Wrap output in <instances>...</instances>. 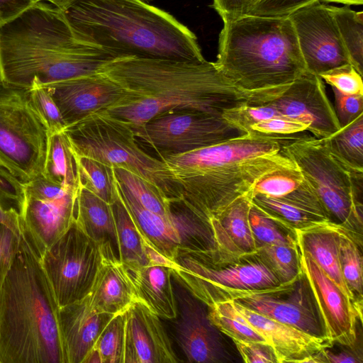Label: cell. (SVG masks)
<instances>
[{"mask_svg":"<svg viewBox=\"0 0 363 363\" xmlns=\"http://www.w3.org/2000/svg\"><path fill=\"white\" fill-rule=\"evenodd\" d=\"M101 73L117 83L126 97L106 110L133 129L158 116L195 111L222 116L228 109L251 102L215 62L125 57Z\"/></svg>","mask_w":363,"mask_h":363,"instance_id":"obj_1","label":"cell"},{"mask_svg":"<svg viewBox=\"0 0 363 363\" xmlns=\"http://www.w3.org/2000/svg\"><path fill=\"white\" fill-rule=\"evenodd\" d=\"M294 137L247 133L216 145L162 159L182 193L179 202L210 226L224 211L247 194L265 174L294 164L283 151Z\"/></svg>","mask_w":363,"mask_h":363,"instance_id":"obj_2","label":"cell"},{"mask_svg":"<svg viewBox=\"0 0 363 363\" xmlns=\"http://www.w3.org/2000/svg\"><path fill=\"white\" fill-rule=\"evenodd\" d=\"M116 59L77 41L62 11L35 3L0 28V82L30 89L101 73Z\"/></svg>","mask_w":363,"mask_h":363,"instance_id":"obj_3","label":"cell"},{"mask_svg":"<svg viewBox=\"0 0 363 363\" xmlns=\"http://www.w3.org/2000/svg\"><path fill=\"white\" fill-rule=\"evenodd\" d=\"M64 15L75 39L118 58L205 60L195 34L143 0H79Z\"/></svg>","mask_w":363,"mask_h":363,"instance_id":"obj_4","label":"cell"},{"mask_svg":"<svg viewBox=\"0 0 363 363\" xmlns=\"http://www.w3.org/2000/svg\"><path fill=\"white\" fill-rule=\"evenodd\" d=\"M0 286V363H67L59 306L23 233Z\"/></svg>","mask_w":363,"mask_h":363,"instance_id":"obj_5","label":"cell"},{"mask_svg":"<svg viewBox=\"0 0 363 363\" xmlns=\"http://www.w3.org/2000/svg\"><path fill=\"white\" fill-rule=\"evenodd\" d=\"M214 62L252 106L269 102L307 72L289 16L245 15L223 22Z\"/></svg>","mask_w":363,"mask_h":363,"instance_id":"obj_6","label":"cell"},{"mask_svg":"<svg viewBox=\"0 0 363 363\" xmlns=\"http://www.w3.org/2000/svg\"><path fill=\"white\" fill-rule=\"evenodd\" d=\"M64 133L77 156L127 169L155 184L172 203L181 201L180 188L166 164L140 147L125 121L102 111L67 126Z\"/></svg>","mask_w":363,"mask_h":363,"instance_id":"obj_7","label":"cell"},{"mask_svg":"<svg viewBox=\"0 0 363 363\" xmlns=\"http://www.w3.org/2000/svg\"><path fill=\"white\" fill-rule=\"evenodd\" d=\"M320 199L330 221L362 242L363 172H353L329 151L324 138L305 135L283 145Z\"/></svg>","mask_w":363,"mask_h":363,"instance_id":"obj_8","label":"cell"},{"mask_svg":"<svg viewBox=\"0 0 363 363\" xmlns=\"http://www.w3.org/2000/svg\"><path fill=\"white\" fill-rule=\"evenodd\" d=\"M49 136L29 89L0 82V167L23 182L42 175Z\"/></svg>","mask_w":363,"mask_h":363,"instance_id":"obj_9","label":"cell"},{"mask_svg":"<svg viewBox=\"0 0 363 363\" xmlns=\"http://www.w3.org/2000/svg\"><path fill=\"white\" fill-rule=\"evenodd\" d=\"M170 267L179 284L207 307L225 301L228 294L236 290L281 284L257 252L216 259L179 252Z\"/></svg>","mask_w":363,"mask_h":363,"instance_id":"obj_10","label":"cell"},{"mask_svg":"<svg viewBox=\"0 0 363 363\" xmlns=\"http://www.w3.org/2000/svg\"><path fill=\"white\" fill-rule=\"evenodd\" d=\"M133 130L137 140L154 150L160 159L247 134L226 121L222 116L195 111L169 112Z\"/></svg>","mask_w":363,"mask_h":363,"instance_id":"obj_11","label":"cell"},{"mask_svg":"<svg viewBox=\"0 0 363 363\" xmlns=\"http://www.w3.org/2000/svg\"><path fill=\"white\" fill-rule=\"evenodd\" d=\"M102 256L101 246L86 235L74 222L39 257L59 308L89 295Z\"/></svg>","mask_w":363,"mask_h":363,"instance_id":"obj_12","label":"cell"},{"mask_svg":"<svg viewBox=\"0 0 363 363\" xmlns=\"http://www.w3.org/2000/svg\"><path fill=\"white\" fill-rule=\"evenodd\" d=\"M229 301L314 337L330 341L303 269L293 280L276 286L232 291L225 300Z\"/></svg>","mask_w":363,"mask_h":363,"instance_id":"obj_13","label":"cell"},{"mask_svg":"<svg viewBox=\"0 0 363 363\" xmlns=\"http://www.w3.org/2000/svg\"><path fill=\"white\" fill-rule=\"evenodd\" d=\"M77 193L65 190L43 175L25 183L21 233L39 257L74 223Z\"/></svg>","mask_w":363,"mask_h":363,"instance_id":"obj_14","label":"cell"},{"mask_svg":"<svg viewBox=\"0 0 363 363\" xmlns=\"http://www.w3.org/2000/svg\"><path fill=\"white\" fill-rule=\"evenodd\" d=\"M288 16L308 72L319 76L351 64L330 6L318 1Z\"/></svg>","mask_w":363,"mask_h":363,"instance_id":"obj_15","label":"cell"},{"mask_svg":"<svg viewBox=\"0 0 363 363\" xmlns=\"http://www.w3.org/2000/svg\"><path fill=\"white\" fill-rule=\"evenodd\" d=\"M323 81L307 72L267 104L281 115L307 124V130L315 138H327L341 126Z\"/></svg>","mask_w":363,"mask_h":363,"instance_id":"obj_16","label":"cell"},{"mask_svg":"<svg viewBox=\"0 0 363 363\" xmlns=\"http://www.w3.org/2000/svg\"><path fill=\"white\" fill-rule=\"evenodd\" d=\"M300 251V250H299ZM301 268L306 274L331 342L353 347L357 325L361 315L352 301L307 254L300 251Z\"/></svg>","mask_w":363,"mask_h":363,"instance_id":"obj_17","label":"cell"},{"mask_svg":"<svg viewBox=\"0 0 363 363\" xmlns=\"http://www.w3.org/2000/svg\"><path fill=\"white\" fill-rule=\"evenodd\" d=\"M40 86L53 99L66 127L108 110L126 97L124 90L102 73Z\"/></svg>","mask_w":363,"mask_h":363,"instance_id":"obj_18","label":"cell"},{"mask_svg":"<svg viewBox=\"0 0 363 363\" xmlns=\"http://www.w3.org/2000/svg\"><path fill=\"white\" fill-rule=\"evenodd\" d=\"M175 296L179 312L174 324L176 335L188 362H223L225 356L218 330L209 320L207 306L183 286L177 290Z\"/></svg>","mask_w":363,"mask_h":363,"instance_id":"obj_19","label":"cell"},{"mask_svg":"<svg viewBox=\"0 0 363 363\" xmlns=\"http://www.w3.org/2000/svg\"><path fill=\"white\" fill-rule=\"evenodd\" d=\"M124 315V363L180 362L160 317L145 304L137 301Z\"/></svg>","mask_w":363,"mask_h":363,"instance_id":"obj_20","label":"cell"},{"mask_svg":"<svg viewBox=\"0 0 363 363\" xmlns=\"http://www.w3.org/2000/svg\"><path fill=\"white\" fill-rule=\"evenodd\" d=\"M229 301L246 323L274 348L278 363H306L308 357L333 345L328 340L314 337L236 302Z\"/></svg>","mask_w":363,"mask_h":363,"instance_id":"obj_21","label":"cell"},{"mask_svg":"<svg viewBox=\"0 0 363 363\" xmlns=\"http://www.w3.org/2000/svg\"><path fill=\"white\" fill-rule=\"evenodd\" d=\"M116 315L100 313L87 297L59 308V320L67 363H83L101 333Z\"/></svg>","mask_w":363,"mask_h":363,"instance_id":"obj_22","label":"cell"},{"mask_svg":"<svg viewBox=\"0 0 363 363\" xmlns=\"http://www.w3.org/2000/svg\"><path fill=\"white\" fill-rule=\"evenodd\" d=\"M252 203L294 231L330 221L317 194L305 179L297 189L286 195L255 194L252 196Z\"/></svg>","mask_w":363,"mask_h":363,"instance_id":"obj_23","label":"cell"},{"mask_svg":"<svg viewBox=\"0 0 363 363\" xmlns=\"http://www.w3.org/2000/svg\"><path fill=\"white\" fill-rule=\"evenodd\" d=\"M86 297L94 310L113 315L125 313L133 303L139 301L124 264L118 258L104 252Z\"/></svg>","mask_w":363,"mask_h":363,"instance_id":"obj_24","label":"cell"},{"mask_svg":"<svg viewBox=\"0 0 363 363\" xmlns=\"http://www.w3.org/2000/svg\"><path fill=\"white\" fill-rule=\"evenodd\" d=\"M125 268L140 301L160 318L172 320L177 317V302L169 264L150 262L138 267Z\"/></svg>","mask_w":363,"mask_h":363,"instance_id":"obj_25","label":"cell"},{"mask_svg":"<svg viewBox=\"0 0 363 363\" xmlns=\"http://www.w3.org/2000/svg\"><path fill=\"white\" fill-rule=\"evenodd\" d=\"M75 223L106 255L119 259L116 228L111 204L79 186L76 197Z\"/></svg>","mask_w":363,"mask_h":363,"instance_id":"obj_26","label":"cell"},{"mask_svg":"<svg viewBox=\"0 0 363 363\" xmlns=\"http://www.w3.org/2000/svg\"><path fill=\"white\" fill-rule=\"evenodd\" d=\"M116 181L118 195L143 236L156 252L171 263L174 262L183 243L176 223L144 208L116 179Z\"/></svg>","mask_w":363,"mask_h":363,"instance_id":"obj_27","label":"cell"},{"mask_svg":"<svg viewBox=\"0 0 363 363\" xmlns=\"http://www.w3.org/2000/svg\"><path fill=\"white\" fill-rule=\"evenodd\" d=\"M340 227L335 223L327 221L303 229H296V241L299 250L311 257L353 302L340 264Z\"/></svg>","mask_w":363,"mask_h":363,"instance_id":"obj_28","label":"cell"},{"mask_svg":"<svg viewBox=\"0 0 363 363\" xmlns=\"http://www.w3.org/2000/svg\"><path fill=\"white\" fill-rule=\"evenodd\" d=\"M43 175L69 190L77 191L79 187L77 158L64 130L49 136Z\"/></svg>","mask_w":363,"mask_h":363,"instance_id":"obj_29","label":"cell"},{"mask_svg":"<svg viewBox=\"0 0 363 363\" xmlns=\"http://www.w3.org/2000/svg\"><path fill=\"white\" fill-rule=\"evenodd\" d=\"M112 207L116 228L119 260L125 267L129 268L148 264L150 259L147 253V240L140 232L118 193Z\"/></svg>","mask_w":363,"mask_h":363,"instance_id":"obj_30","label":"cell"},{"mask_svg":"<svg viewBox=\"0 0 363 363\" xmlns=\"http://www.w3.org/2000/svg\"><path fill=\"white\" fill-rule=\"evenodd\" d=\"M324 140L341 164L351 171L363 172V114Z\"/></svg>","mask_w":363,"mask_h":363,"instance_id":"obj_31","label":"cell"},{"mask_svg":"<svg viewBox=\"0 0 363 363\" xmlns=\"http://www.w3.org/2000/svg\"><path fill=\"white\" fill-rule=\"evenodd\" d=\"M362 242L340 227L339 259L343 279L358 313L362 315Z\"/></svg>","mask_w":363,"mask_h":363,"instance_id":"obj_32","label":"cell"},{"mask_svg":"<svg viewBox=\"0 0 363 363\" xmlns=\"http://www.w3.org/2000/svg\"><path fill=\"white\" fill-rule=\"evenodd\" d=\"M251 205L250 191L234 202L218 219L231 242L242 254H254L258 250L249 220Z\"/></svg>","mask_w":363,"mask_h":363,"instance_id":"obj_33","label":"cell"},{"mask_svg":"<svg viewBox=\"0 0 363 363\" xmlns=\"http://www.w3.org/2000/svg\"><path fill=\"white\" fill-rule=\"evenodd\" d=\"M117 182L147 210L175 223L172 203L166 195L147 179L123 168H113Z\"/></svg>","mask_w":363,"mask_h":363,"instance_id":"obj_34","label":"cell"},{"mask_svg":"<svg viewBox=\"0 0 363 363\" xmlns=\"http://www.w3.org/2000/svg\"><path fill=\"white\" fill-rule=\"evenodd\" d=\"M331 9L351 65L363 74V12L349 6H331Z\"/></svg>","mask_w":363,"mask_h":363,"instance_id":"obj_35","label":"cell"},{"mask_svg":"<svg viewBox=\"0 0 363 363\" xmlns=\"http://www.w3.org/2000/svg\"><path fill=\"white\" fill-rule=\"evenodd\" d=\"M25 203V183L0 167V224L18 235Z\"/></svg>","mask_w":363,"mask_h":363,"instance_id":"obj_36","label":"cell"},{"mask_svg":"<svg viewBox=\"0 0 363 363\" xmlns=\"http://www.w3.org/2000/svg\"><path fill=\"white\" fill-rule=\"evenodd\" d=\"M77 158L79 186L112 205L118 197L113 168L91 158L79 156Z\"/></svg>","mask_w":363,"mask_h":363,"instance_id":"obj_37","label":"cell"},{"mask_svg":"<svg viewBox=\"0 0 363 363\" xmlns=\"http://www.w3.org/2000/svg\"><path fill=\"white\" fill-rule=\"evenodd\" d=\"M207 308L211 323L233 341L267 342L240 316L230 301L217 303Z\"/></svg>","mask_w":363,"mask_h":363,"instance_id":"obj_38","label":"cell"},{"mask_svg":"<svg viewBox=\"0 0 363 363\" xmlns=\"http://www.w3.org/2000/svg\"><path fill=\"white\" fill-rule=\"evenodd\" d=\"M257 253L268 264L281 284L293 280L302 270L297 241L263 245L258 248Z\"/></svg>","mask_w":363,"mask_h":363,"instance_id":"obj_39","label":"cell"},{"mask_svg":"<svg viewBox=\"0 0 363 363\" xmlns=\"http://www.w3.org/2000/svg\"><path fill=\"white\" fill-rule=\"evenodd\" d=\"M249 220L258 248L266 245L296 242L294 230L270 217L252 203Z\"/></svg>","mask_w":363,"mask_h":363,"instance_id":"obj_40","label":"cell"},{"mask_svg":"<svg viewBox=\"0 0 363 363\" xmlns=\"http://www.w3.org/2000/svg\"><path fill=\"white\" fill-rule=\"evenodd\" d=\"M303 181L302 172L294 163L265 174L254 185L250 192L252 196H281L297 189Z\"/></svg>","mask_w":363,"mask_h":363,"instance_id":"obj_41","label":"cell"},{"mask_svg":"<svg viewBox=\"0 0 363 363\" xmlns=\"http://www.w3.org/2000/svg\"><path fill=\"white\" fill-rule=\"evenodd\" d=\"M124 313L116 315L101 333L93 347L101 363H124Z\"/></svg>","mask_w":363,"mask_h":363,"instance_id":"obj_42","label":"cell"},{"mask_svg":"<svg viewBox=\"0 0 363 363\" xmlns=\"http://www.w3.org/2000/svg\"><path fill=\"white\" fill-rule=\"evenodd\" d=\"M282 116L273 106L269 104L252 106L247 103L225 110L222 113L223 118L226 121L247 133L250 132L253 124Z\"/></svg>","mask_w":363,"mask_h":363,"instance_id":"obj_43","label":"cell"},{"mask_svg":"<svg viewBox=\"0 0 363 363\" xmlns=\"http://www.w3.org/2000/svg\"><path fill=\"white\" fill-rule=\"evenodd\" d=\"M29 94L34 108L48 128L50 135L62 132L66 125L49 92L43 86L33 84L29 89Z\"/></svg>","mask_w":363,"mask_h":363,"instance_id":"obj_44","label":"cell"},{"mask_svg":"<svg viewBox=\"0 0 363 363\" xmlns=\"http://www.w3.org/2000/svg\"><path fill=\"white\" fill-rule=\"evenodd\" d=\"M319 77L332 88L343 94L363 95L362 75L351 64L337 67L322 73Z\"/></svg>","mask_w":363,"mask_h":363,"instance_id":"obj_45","label":"cell"},{"mask_svg":"<svg viewBox=\"0 0 363 363\" xmlns=\"http://www.w3.org/2000/svg\"><path fill=\"white\" fill-rule=\"evenodd\" d=\"M308 125L284 116H278L253 124L249 134L267 136L293 137L308 130Z\"/></svg>","mask_w":363,"mask_h":363,"instance_id":"obj_46","label":"cell"},{"mask_svg":"<svg viewBox=\"0 0 363 363\" xmlns=\"http://www.w3.org/2000/svg\"><path fill=\"white\" fill-rule=\"evenodd\" d=\"M320 0H257L249 15L288 16L296 11Z\"/></svg>","mask_w":363,"mask_h":363,"instance_id":"obj_47","label":"cell"},{"mask_svg":"<svg viewBox=\"0 0 363 363\" xmlns=\"http://www.w3.org/2000/svg\"><path fill=\"white\" fill-rule=\"evenodd\" d=\"M335 101V113L343 127L363 114V95L345 94L332 88Z\"/></svg>","mask_w":363,"mask_h":363,"instance_id":"obj_48","label":"cell"},{"mask_svg":"<svg viewBox=\"0 0 363 363\" xmlns=\"http://www.w3.org/2000/svg\"><path fill=\"white\" fill-rule=\"evenodd\" d=\"M21 235L0 224V286L20 246Z\"/></svg>","mask_w":363,"mask_h":363,"instance_id":"obj_49","label":"cell"},{"mask_svg":"<svg viewBox=\"0 0 363 363\" xmlns=\"http://www.w3.org/2000/svg\"><path fill=\"white\" fill-rule=\"evenodd\" d=\"M233 342L246 363H278L274 348L267 342Z\"/></svg>","mask_w":363,"mask_h":363,"instance_id":"obj_50","label":"cell"},{"mask_svg":"<svg viewBox=\"0 0 363 363\" xmlns=\"http://www.w3.org/2000/svg\"><path fill=\"white\" fill-rule=\"evenodd\" d=\"M257 0H213V6L223 22L231 21L250 12Z\"/></svg>","mask_w":363,"mask_h":363,"instance_id":"obj_51","label":"cell"},{"mask_svg":"<svg viewBox=\"0 0 363 363\" xmlns=\"http://www.w3.org/2000/svg\"><path fill=\"white\" fill-rule=\"evenodd\" d=\"M35 3L36 0H0V28L17 18Z\"/></svg>","mask_w":363,"mask_h":363,"instance_id":"obj_52","label":"cell"},{"mask_svg":"<svg viewBox=\"0 0 363 363\" xmlns=\"http://www.w3.org/2000/svg\"><path fill=\"white\" fill-rule=\"evenodd\" d=\"M329 348L323 350V354L327 363H359L362 362L361 357L352 352L344 350L337 353L330 352Z\"/></svg>","mask_w":363,"mask_h":363,"instance_id":"obj_53","label":"cell"},{"mask_svg":"<svg viewBox=\"0 0 363 363\" xmlns=\"http://www.w3.org/2000/svg\"><path fill=\"white\" fill-rule=\"evenodd\" d=\"M79 0H36L37 2H47L64 11Z\"/></svg>","mask_w":363,"mask_h":363,"instance_id":"obj_54","label":"cell"},{"mask_svg":"<svg viewBox=\"0 0 363 363\" xmlns=\"http://www.w3.org/2000/svg\"><path fill=\"white\" fill-rule=\"evenodd\" d=\"M325 2H332V3H339L342 4L346 6L350 5H362L363 3V0H321Z\"/></svg>","mask_w":363,"mask_h":363,"instance_id":"obj_55","label":"cell"},{"mask_svg":"<svg viewBox=\"0 0 363 363\" xmlns=\"http://www.w3.org/2000/svg\"><path fill=\"white\" fill-rule=\"evenodd\" d=\"M143 1H147V2H149V1H151V0H143Z\"/></svg>","mask_w":363,"mask_h":363,"instance_id":"obj_56","label":"cell"}]
</instances>
